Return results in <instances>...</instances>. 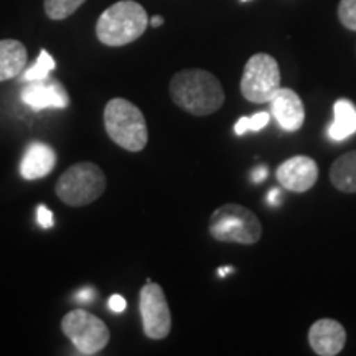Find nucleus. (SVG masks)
Here are the masks:
<instances>
[{
    "mask_svg": "<svg viewBox=\"0 0 356 356\" xmlns=\"http://www.w3.org/2000/svg\"><path fill=\"white\" fill-rule=\"evenodd\" d=\"M330 180L337 190L356 193V150L338 157L330 168Z\"/></svg>",
    "mask_w": 356,
    "mask_h": 356,
    "instance_id": "16",
    "label": "nucleus"
},
{
    "mask_svg": "<svg viewBox=\"0 0 356 356\" xmlns=\"http://www.w3.org/2000/svg\"><path fill=\"white\" fill-rule=\"evenodd\" d=\"M338 19L345 29L356 32V0H341L338 6Z\"/></svg>",
    "mask_w": 356,
    "mask_h": 356,
    "instance_id": "20",
    "label": "nucleus"
},
{
    "mask_svg": "<svg viewBox=\"0 0 356 356\" xmlns=\"http://www.w3.org/2000/svg\"><path fill=\"white\" fill-rule=\"evenodd\" d=\"M270 121V114L269 113H257L251 118H244L238 119V122L234 124V132L236 136H244L246 132H259L264 129L267 124Z\"/></svg>",
    "mask_w": 356,
    "mask_h": 356,
    "instance_id": "19",
    "label": "nucleus"
},
{
    "mask_svg": "<svg viewBox=\"0 0 356 356\" xmlns=\"http://www.w3.org/2000/svg\"><path fill=\"white\" fill-rule=\"evenodd\" d=\"M267 173H269V170H267V165L256 167L254 170L251 172V180L254 181V184H261V181H264L267 178Z\"/></svg>",
    "mask_w": 356,
    "mask_h": 356,
    "instance_id": "23",
    "label": "nucleus"
},
{
    "mask_svg": "<svg viewBox=\"0 0 356 356\" xmlns=\"http://www.w3.org/2000/svg\"><path fill=\"white\" fill-rule=\"evenodd\" d=\"M37 221L43 229H48V228H53V225H55V216H53V211L48 210L44 204H38Z\"/></svg>",
    "mask_w": 356,
    "mask_h": 356,
    "instance_id": "21",
    "label": "nucleus"
},
{
    "mask_svg": "<svg viewBox=\"0 0 356 356\" xmlns=\"http://www.w3.org/2000/svg\"><path fill=\"white\" fill-rule=\"evenodd\" d=\"M108 305H109L111 312H114V314H121V312L126 310L127 302L122 296H119V293H114V296H111Z\"/></svg>",
    "mask_w": 356,
    "mask_h": 356,
    "instance_id": "22",
    "label": "nucleus"
},
{
    "mask_svg": "<svg viewBox=\"0 0 356 356\" xmlns=\"http://www.w3.org/2000/svg\"><path fill=\"white\" fill-rule=\"evenodd\" d=\"M163 17H160V15H155V17H152V19L149 20V24L154 26V29H157V26H162L163 25Z\"/></svg>",
    "mask_w": 356,
    "mask_h": 356,
    "instance_id": "26",
    "label": "nucleus"
},
{
    "mask_svg": "<svg viewBox=\"0 0 356 356\" xmlns=\"http://www.w3.org/2000/svg\"><path fill=\"white\" fill-rule=\"evenodd\" d=\"M149 15L139 2L121 0L101 13L96 24V37L106 47H124L145 33Z\"/></svg>",
    "mask_w": 356,
    "mask_h": 356,
    "instance_id": "2",
    "label": "nucleus"
},
{
    "mask_svg": "<svg viewBox=\"0 0 356 356\" xmlns=\"http://www.w3.org/2000/svg\"><path fill=\"white\" fill-rule=\"evenodd\" d=\"M280 88L277 60L267 53H256L248 60L241 78V95L254 104L270 102Z\"/></svg>",
    "mask_w": 356,
    "mask_h": 356,
    "instance_id": "7",
    "label": "nucleus"
},
{
    "mask_svg": "<svg viewBox=\"0 0 356 356\" xmlns=\"http://www.w3.org/2000/svg\"><path fill=\"white\" fill-rule=\"evenodd\" d=\"M275 178L286 190L293 193H304L317 184V162L307 155H296L280 163L275 170Z\"/></svg>",
    "mask_w": 356,
    "mask_h": 356,
    "instance_id": "9",
    "label": "nucleus"
},
{
    "mask_svg": "<svg viewBox=\"0 0 356 356\" xmlns=\"http://www.w3.org/2000/svg\"><path fill=\"white\" fill-rule=\"evenodd\" d=\"M76 299L79 302H91L92 299H95V289L91 287H84L83 291H79L76 293Z\"/></svg>",
    "mask_w": 356,
    "mask_h": 356,
    "instance_id": "24",
    "label": "nucleus"
},
{
    "mask_svg": "<svg viewBox=\"0 0 356 356\" xmlns=\"http://www.w3.org/2000/svg\"><path fill=\"white\" fill-rule=\"evenodd\" d=\"M22 101L33 111L65 109L70 104V96L63 84L48 76L37 81H26V86L22 89Z\"/></svg>",
    "mask_w": 356,
    "mask_h": 356,
    "instance_id": "10",
    "label": "nucleus"
},
{
    "mask_svg": "<svg viewBox=\"0 0 356 356\" xmlns=\"http://www.w3.org/2000/svg\"><path fill=\"white\" fill-rule=\"evenodd\" d=\"M53 70H55V60L47 50H42L37 58V63L25 71L24 81H37V79L48 78Z\"/></svg>",
    "mask_w": 356,
    "mask_h": 356,
    "instance_id": "18",
    "label": "nucleus"
},
{
    "mask_svg": "<svg viewBox=\"0 0 356 356\" xmlns=\"http://www.w3.org/2000/svg\"><path fill=\"white\" fill-rule=\"evenodd\" d=\"M213 239L220 243L256 244L262 236V225L254 213L243 204L225 203L216 208L208 225Z\"/></svg>",
    "mask_w": 356,
    "mask_h": 356,
    "instance_id": "4",
    "label": "nucleus"
},
{
    "mask_svg": "<svg viewBox=\"0 0 356 356\" xmlns=\"http://www.w3.org/2000/svg\"><path fill=\"white\" fill-rule=\"evenodd\" d=\"M241 2H248V0H241Z\"/></svg>",
    "mask_w": 356,
    "mask_h": 356,
    "instance_id": "28",
    "label": "nucleus"
},
{
    "mask_svg": "<svg viewBox=\"0 0 356 356\" xmlns=\"http://www.w3.org/2000/svg\"><path fill=\"white\" fill-rule=\"evenodd\" d=\"M309 343L314 353L318 356H335L341 353L346 343L345 327L333 318H320L312 323Z\"/></svg>",
    "mask_w": 356,
    "mask_h": 356,
    "instance_id": "11",
    "label": "nucleus"
},
{
    "mask_svg": "<svg viewBox=\"0 0 356 356\" xmlns=\"http://www.w3.org/2000/svg\"><path fill=\"white\" fill-rule=\"evenodd\" d=\"M104 127L109 139L127 152H140L149 142L142 111L124 97H113L104 108Z\"/></svg>",
    "mask_w": 356,
    "mask_h": 356,
    "instance_id": "3",
    "label": "nucleus"
},
{
    "mask_svg": "<svg viewBox=\"0 0 356 356\" xmlns=\"http://www.w3.org/2000/svg\"><path fill=\"white\" fill-rule=\"evenodd\" d=\"M86 0H44V13L51 20H65L73 15Z\"/></svg>",
    "mask_w": 356,
    "mask_h": 356,
    "instance_id": "17",
    "label": "nucleus"
},
{
    "mask_svg": "<svg viewBox=\"0 0 356 356\" xmlns=\"http://www.w3.org/2000/svg\"><path fill=\"white\" fill-rule=\"evenodd\" d=\"M139 310L142 328L150 340H163L170 335L172 314L163 289L150 280L140 289Z\"/></svg>",
    "mask_w": 356,
    "mask_h": 356,
    "instance_id": "8",
    "label": "nucleus"
},
{
    "mask_svg": "<svg viewBox=\"0 0 356 356\" xmlns=\"http://www.w3.org/2000/svg\"><path fill=\"white\" fill-rule=\"evenodd\" d=\"M267 203L270 204V207H275V204H279V200H280V190L277 188H273L269 191V195L266 197Z\"/></svg>",
    "mask_w": 356,
    "mask_h": 356,
    "instance_id": "25",
    "label": "nucleus"
},
{
    "mask_svg": "<svg viewBox=\"0 0 356 356\" xmlns=\"http://www.w3.org/2000/svg\"><path fill=\"white\" fill-rule=\"evenodd\" d=\"M218 270H220V275H221V277H225V275L228 274L229 270H233V267H220V269H218Z\"/></svg>",
    "mask_w": 356,
    "mask_h": 356,
    "instance_id": "27",
    "label": "nucleus"
},
{
    "mask_svg": "<svg viewBox=\"0 0 356 356\" xmlns=\"http://www.w3.org/2000/svg\"><path fill=\"white\" fill-rule=\"evenodd\" d=\"M106 175L99 165L92 162H79L71 165L58 178L55 191L58 198L68 207L91 204L104 193Z\"/></svg>",
    "mask_w": 356,
    "mask_h": 356,
    "instance_id": "5",
    "label": "nucleus"
},
{
    "mask_svg": "<svg viewBox=\"0 0 356 356\" xmlns=\"http://www.w3.org/2000/svg\"><path fill=\"white\" fill-rule=\"evenodd\" d=\"M26 58L25 44L19 40H0V83L24 73Z\"/></svg>",
    "mask_w": 356,
    "mask_h": 356,
    "instance_id": "14",
    "label": "nucleus"
},
{
    "mask_svg": "<svg viewBox=\"0 0 356 356\" xmlns=\"http://www.w3.org/2000/svg\"><path fill=\"white\" fill-rule=\"evenodd\" d=\"M61 332L70 338L79 355H97L108 346L111 340L109 328L101 318L88 310H71L61 320Z\"/></svg>",
    "mask_w": 356,
    "mask_h": 356,
    "instance_id": "6",
    "label": "nucleus"
},
{
    "mask_svg": "<svg viewBox=\"0 0 356 356\" xmlns=\"http://www.w3.org/2000/svg\"><path fill=\"white\" fill-rule=\"evenodd\" d=\"M172 101L191 115H210L225 104V91L215 74L207 70H181L168 84Z\"/></svg>",
    "mask_w": 356,
    "mask_h": 356,
    "instance_id": "1",
    "label": "nucleus"
},
{
    "mask_svg": "<svg viewBox=\"0 0 356 356\" xmlns=\"http://www.w3.org/2000/svg\"><path fill=\"white\" fill-rule=\"evenodd\" d=\"M270 113L284 131L296 132L305 122V108L300 96L291 88H279L270 99Z\"/></svg>",
    "mask_w": 356,
    "mask_h": 356,
    "instance_id": "12",
    "label": "nucleus"
},
{
    "mask_svg": "<svg viewBox=\"0 0 356 356\" xmlns=\"http://www.w3.org/2000/svg\"><path fill=\"white\" fill-rule=\"evenodd\" d=\"M56 165V152L43 142H32L26 147L20 162V175L25 180H38L53 172Z\"/></svg>",
    "mask_w": 356,
    "mask_h": 356,
    "instance_id": "13",
    "label": "nucleus"
},
{
    "mask_svg": "<svg viewBox=\"0 0 356 356\" xmlns=\"http://www.w3.org/2000/svg\"><path fill=\"white\" fill-rule=\"evenodd\" d=\"M356 134V106L346 97L333 104V122L328 129V136L333 140H346Z\"/></svg>",
    "mask_w": 356,
    "mask_h": 356,
    "instance_id": "15",
    "label": "nucleus"
}]
</instances>
